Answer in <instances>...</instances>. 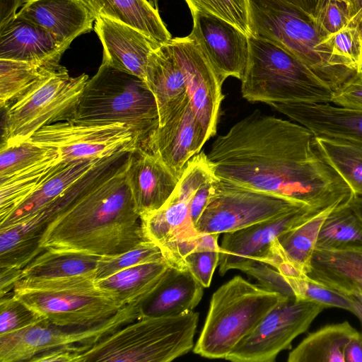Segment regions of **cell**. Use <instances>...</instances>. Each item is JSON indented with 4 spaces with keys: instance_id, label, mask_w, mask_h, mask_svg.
<instances>
[{
    "instance_id": "1",
    "label": "cell",
    "mask_w": 362,
    "mask_h": 362,
    "mask_svg": "<svg viewBox=\"0 0 362 362\" xmlns=\"http://www.w3.org/2000/svg\"><path fill=\"white\" fill-rule=\"evenodd\" d=\"M206 156L220 180L319 211L346 204L354 195L309 129L258 110L218 136Z\"/></svg>"
},
{
    "instance_id": "2",
    "label": "cell",
    "mask_w": 362,
    "mask_h": 362,
    "mask_svg": "<svg viewBox=\"0 0 362 362\" xmlns=\"http://www.w3.org/2000/svg\"><path fill=\"white\" fill-rule=\"evenodd\" d=\"M129 160L51 221L40 247L101 257L122 253L149 240L126 179Z\"/></svg>"
},
{
    "instance_id": "3",
    "label": "cell",
    "mask_w": 362,
    "mask_h": 362,
    "mask_svg": "<svg viewBox=\"0 0 362 362\" xmlns=\"http://www.w3.org/2000/svg\"><path fill=\"white\" fill-rule=\"evenodd\" d=\"M250 4L251 36L288 52L332 91L358 73L322 44L325 35L300 7L286 0H250Z\"/></svg>"
},
{
    "instance_id": "4",
    "label": "cell",
    "mask_w": 362,
    "mask_h": 362,
    "mask_svg": "<svg viewBox=\"0 0 362 362\" xmlns=\"http://www.w3.org/2000/svg\"><path fill=\"white\" fill-rule=\"evenodd\" d=\"M68 121L86 125L122 123L139 136L141 145L159 126V115L156 99L142 79L102 63L87 81Z\"/></svg>"
},
{
    "instance_id": "5",
    "label": "cell",
    "mask_w": 362,
    "mask_h": 362,
    "mask_svg": "<svg viewBox=\"0 0 362 362\" xmlns=\"http://www.w3.org/2000/svg\"><path fill=\"white\" fill-rule=\"evenodd\" d=\"M199 313L144 316L124 325L81 354V362H169L192 350Z\"/></svg>"
},
{
    "instance_id": "6",
    "label": "cell",
    "mask_w": 362,
    "mask_h": 362,
    "mask_svg": "<svg viewBox=\"0 0 362 362\" xmlns=\"http://www.w3.org/2000/svg\"><path fill=\"white\" fill-rule=\"evenodd\" d=\"M13 293L51 323L61 327H91L107 320L123 307L113 292L97 284L95 272L55 279H20Z\"/></svg>"
},
{
    "instance_id": "7",
    "label": "cell",
    "mask_w": 362,
    "mask_h": 362,
    "mask_svg": "<svg viewBox=\"0 0 362 362\" xmlns=\"http://www.w3.org/2000/svg\"><path fill=\"white\" fill-rule=\"evenodd\" d=\"M284 298L260 284L234 276L213 293L194 352L207 358L226 359Z\"/></svg>"
},
{
    "instance_id": "8",
    "label": "cell",
    "mask_w": 362,
    "mask_h": 362,
    "mask_svg": "<svg viewBox=\"0 0 362 362\" xmlns=\"http://www.w3.org/2000/svg\"><path fill=\"white\" fill-rule=\"evenodd\" d=\"M249 56L241 81L250 103H330L332 90L298 59L279 46L249 37Z\"/></svg>"
},
{
    "instance_id": "9",
    "label": "cell",
    "mask_w": 362,
    "mask_h": 362,
    "mask_svg": "<svg viewBox=\"0 0 362 362\" xmlns=\"http://www.w3.org/2000/svg\"><path fill=\"white\" fill-rule=\"evenodd\" d=\"M88 81L86 74L70 76L62 66L39 83L6 110L1 144L27 140L45 126L71 119Z\"/></svg>"
},
{
    "instance_id": "10",
    "label": "cell",
    "mask_w": 362,
    "mask_h": 362,
    "mask_svg": "<svg viewBox=\"0 0 362 362\" xmlns=\"http://www.w3.org/2000/svg\"><path fill=\"white\" fill-rule=\"evenodd\" d=\"M144 301L124 305L115 315L88 327H66L55 325L46 318L24 329L0 335V361H27L49 349L87 345L113 333L142 315Z\"/></svg>"
},
{
    "instance_id": "11",
    "label": "cell",
    "mask_w": 362,
    "mask_h": 362,
    "mask_svg": "<svg viewBox=\"0 0 362 362\" xmlns=\"http://www.w3.org/2000/svg\"><path fill=\"white\" fill-rule=\"evenodd\" d=\"M267 192L218 179L195 228L200 233H226L301 206Z\"/></svg>"
},
{
    "instance_id": "12",
    "label": "cell",
    "mask_w": 362,
    "mask_h": 362,
    "mask_svg": "<svg viewBox=\"0 0 362 362\" xmlns=\"http://www.w3.org/2000/svg\"><path fill=\"white\" fill-rule=\"evenodd\" d=\"M325 308L312 301L284 297L227 356L235 362H273L303 334Z\"/></svg>"
},
{
    "instance_id": "13",
    "label": "cell",
    "mask_w": 362,
    "mask_h": 362,
    "mask_svg": "<svg viewBox=\"0 0 362 362\" xmlns=\"http://www.w3.org/2000/svg\"><path fill=\"white\" fill-rule=\"evenodd\" d=\"M214 175L206 154L199 152L187 162L168 201L141 218L145 235L160 248L165 259L177 244L202 234L191 220L189 202L198 187Z\"/></svg>"
},
{
    "instance_id": "14",
    "label": "cell",
    "mask_w": 362,
    "mask_h": 362,
    "mask_svg": "<svg viewBox=\"0 0 362 362\" xmlns=\"http://www.w3.org/2000/svg\"><path fill=\"white\" fill-rule=\"evenodd\" d=\"M29 139L53 150L64 161L102 158L141 145L139 136L122 123L86 125L58 122L41 128Z\"/></svg>"
},
{
    "instance_id": "15",
    "label": "cell",
    "mask_w": 362,
    "mask_h": 362,
    "mask_svg": "<svg viewBox=\"0 0 362 362\" xmlns=\"http://www.w3.org/2000/svg\"><path fill=\"white\" fill-rule=\"evenodd\" d=\"M170 42L185 78L187 93L206 141L216 134L223 82L195 42L188 35Z\"/></svg>"
},
{
    "instance_id": "16",
    "label": "cell",
    "mask_w": 362,
    "mask_h": 362,
    "mask_svg": "<svg viewBox=\"0 0 362 362\" xmlns=\"http://www.w3.org/2000/svg\"><path fill=\"white\" fill-rule=\"evenodd\" d=\"M192 39L211 64L221 80H239L249 56V37L230 23L209 13L191 12Z\"/></svg>"
},
{
    "instance_id": "17",
    "label": "cell",
    "mask_w": 362,
    "mask_h": 362,
    "mask_svg": "<svg viewBox=\"0 0 362 362\" xmlns=\"http://www.w3.org/2000/svg\"><path fill=\"white\" fill-rule=\"evenodd\" d=\"M320 211L301 206L278 217L224 233L220 245V275L230 269H239L250 260H258L279 235Z\"/></svg>"
},
{
    "instance_id": "18",
    "label": "cell",
    "mask_w": 362,
    "mask_h": 362,
    "mask_svg": "<svg viewBox=\"0 0 362 362\" xmlns=\"http://www.w3.org/2000/svg\"><path fill=\"white\" fill-rule=\"evenodd\" d=\"M206 142L204 129L188 98L141 146L158 154L180 180L187 162Z\"/></svg>"
},
{
    "instance_id": "19",
    "label": "cell",
    "mask_w": 362,
    "mask_h": 362,
    "mask_svg": "<svg viewBox=\"0 0 362 362\" xmlns=\"http://www.w3.org/2000/svg\"><path fill=\"white\" fill-rule=\"evenodd\" d=\"M126 179L141 218L159 209L179 181L158 154L141 146L131 153Z\"/></svg>"
},
{
    "instance_id": "20",
    "label": "cell",
    "mask_w": 362,
    "mask_h": 362,
    "mask_svg": "<svg viewBox=\"0 0 362 362\" xmlns=\"http://www.w3.org/2000/svg\"><path fill=\"white\" fill-rule=\"evenodd\" d=\"M93 30L103 47L102 63L145 82L148 57L160 45L127 24L105 17L95 18Z\"/></svg>"
},
{
    "instance_id": "21",
    "label": "cell",
    "mask_w": 362,
    "mask_h": 362,
    "mask_svg": "<svg viewBox=\"0 0 362 362\" xmlns=\"http://www.w3.org/2000/svg\"><path fill=\"white\" fill-rule=\"evenodd\" d=\"M269 106L307 127L316 136L362 144V110L303 102L275 103Z\"/></svg>"
},
{
    "instance_id": "22",
    "label": "cell",
    "mask_w": 362,
    "mask_h": 362,
    "mask_svg": "<svg viewBox=\"0 0 362 362\" xmlns=\"http://www.w3.org/2000/svg\"><path fill=\"white\" fill-rule=\"evenodd\" d=\"M16 17L42 27L69 47L76 37L92 30L95 21L83 0H26Z\"/></svg>"
},
{
    "instance_id": "23",
    "label": "cell",
    "mask_w": 362,
    "mask_h": 362,
    "mask_svg": "<svg viewBox=\"0 0 362 362\" xmlns=\"http://www.w3.org/2000/svg\"><path fill=\"white\" fill-rule=\"evenodd\" d=\"M145 83L157 103L159 126L163 125L188 98L185 76L170 40L151 53Z\"/></svg>"
},
{
    "instance_id": "24",
    "label": "cell",
    "mask_w": 362,
    "mask_h": 362,
    "mask_svg": "<svg viewBox=\"0 0 362 362\" xmlns=\"http://www.w3.org/2000/svg\"><path fill=\"white\" fill-rule=\"evenodd\" d=\"M68 47L42 27L17 17L0 30V59L40 62L62 57Z\"/></svg>"
},
{
    "instance_id": "25",
    "label": "cell",
    "mask_w": 362,
    "mask_h": 362,
    "mask_svg": "<svg viewBox=\"0 0 362 362\" xmlns=\"http://www.w3.org/2000/svg\"><path fill=\"white\" fill-rule=\"evenodd\" d=\"M204 287L187 269L170 266L158 288L143 302L144 316L177 315L192 311Z\"/></svg>"
},
{
    "instance_id": "26",
    "label": "cell",
    "mask_w": 362,
    "mask_h": 362,
    "mask_svg": "<svg viewBox=\"0 0 362 362\" xmlns=\"http://www.w3.org/2000/svg\"><path fill=\"white\" fill-rule=\"evenodd\" d=\"M308 276L342 293L362 294V247L315 249Z\"/></svg>"
},
{
    "instance_id": "27",
    "label": "cell",
    "mask_w": 362,
    "mask_h": 362,
    "mask_svg": "<svg viewBox=\"0 0 362 362\" xmlns=\"http://www.w3.org/2000/svg\"><path fill=\"white\" fill-rule=\"evenodd\" d=\"M103 158L64 161L19 206L0 221V228L18 224L45 208Z\"/></svg>"
},
{
    "instance_id": "28",
    "label": "cell",
    "mask_w": 362,
    "mask_h": 362,
    "mask_svg": "<svg viewBox=\"0 0 362 362\" xmlns=\"http://www.w3.org/2000/svg\"><path fill=\"white\" fill-rule=\"evenodd\" d=\"M83 1L95 18L105 17L127 24L160 45L172 39L158 8L147 0Z\"/></svg>"
},
{
    "instance_id": "29",
    "label": "cell",
    "mask_w": 362,
    "mask_h": 362,
    "mask_svg": "<svg viewBox=\"0 0 362 362\" xmlns=\"http://www.w3.org/2000/svg\"><path fill=\"white\" fill-rule=\"evenodd\" d=\"M170 267L165 259L139 264L96 282L100 288L113 292L124 306L144 301L158 288Z\"/></svg>"
},
{
    "instance_id": "30",
    "label": "cell",
    "mask_w": 362,
    "mask_h": 362,
    "mask_svg": "<svg viewBox=\"0 0 362 362\" xmlns=\"http://www.w3.org/2000/svg\"><path fill=\"white\" fill-rule=\"evenodd\" d=\"M336 207L327 208L279 235L258 260L268 256L277 257L288 260L308 274L320 228L328 214Z\"/></svg>"
},
{
    "instance_id": "31",
    "label": "cell",
    "mask_w": 362,
    "mask_h": 362,
    "mask_svg": "<svg viewBox=\"0 0 362 362\" xmlns=\"http://www.w3.org/2000/svg\"><path fill=\"white\" fill-rule=\"evenodd\" d=\"M358 333L347 321L309 334L288 354V362H345V349Z\"/></svg>"
},
{
    "instance_id": "32",
    "label": "cell",
    "mask_w": 362,
    "mask_h": 362,
    "mask_svg": "<svg viewBox=\"0 0 362 362\" xmlns=\"http://www.w3.org/2000/svg\"><path fill=\"white\" fill-rule=\"evenodd\" d=\"M62 57L40 62L0 59V106L6 110L62 66Z\"/></svg>"
},
{
    "instance_id": "33",
    "label": "cell",
    "mask_w": 362,
    "mask_h": 362,
    "mask_svg": "<svg viewBox=\"0 0 362 362\" xmlns=\"http://www.w3.org/2000/svg\"><path fill=\"white\" fill-rule=\"evenodd\" d=\"M64 162L54 151L44 160L0 180V221L19 206Z\"/></svg>"
},
{
    "instance_id": "34",
    "label": "cell",
    "mask_w": 362,
    "mask_h": 362,
    "mask_svg": "<svg viewBox=\"0 0 362 362\" xmlns=\"http://www.w3.org/2000/svg\"><path fill=\"white\" fill-rule=\"evenodd\" d=\"M100 257L45 249L21 272L20 279H55L95 272Z\"/></svg>"
},
{
    "instance_id": "35",
    "label": "cell",
    "mask_w": 362,
    "mask_h": 362,
    "mask_svg": "<svg viewBox=\"0 0 362 362\" xmlns=\"http://www.w3.org/2000/svg\"><path fill=\"white\" fill-rule=\"evenodd\" d=\"M315 139L324 158L354 194L362 196V144L316 136Z\"/></svg>"
},
{
    "instance_id": "36",
    "label": "cell",
    "mask_w": 362,
    "mask_h": 362,
    "mask_svg": "<svg viewBox=\"0 0 362 362\" xmlns=\"http://www.w3.org/2000/svg\"><path fill=\"white\" fill-rule=\"evenodd\" d=\"M362 247V223L346 204L334 208L320 228L315 249L339 250Z\"/></svg>"
},
{
    "instance_id": "37",
    "label": "cell",
    "mask_w": 362,
    "mask_h": 362,
    "mask_svg": "<svg viewBox=\"0 0 362 362\" xmlns=\"http://www.w3.org/2000/svg\"><path fill=\"white\" fill-rule=\"evenodd\" d=\"M44 250L16 226L0 228V267L22 269Z\"/></svg>"
},
{
    "instance_id": "38",
    "label": "cell",
    "mask_w": 362,
    "mask_h": 362,
    "mask_svg": "<svg viewBox=\"0 0 362 362\" xmlns=\"http://www.w3.org/2000/svg\"><path fill=\"white\" fill-rule=\"evenodd\" d=\"M53 152L29 139L15 144H1L0 180L44 160Z\"/></svg>"
},
{
    "instance_id": "39",
    "label": "cell",
    "mask_w": 362,
    "mask_h": 362,
    "mask_svg": "<svg viewBox=\"0 0 362 362\" xmlns=\"http://www.w3.org/2000/svg\"><path fill=\"white\" fill-rule=\"evenodd\" d=\"M163 259H165L160 248L152 241L147 240L122 253L100 257L95 269V279L106 278L139 264Z\"/></svg>"
},
{
    "instance_id": "40",
    "label": "cell",
    "mask_w": 362,
    "mask_h": 362,
    "mask_svg": "<svg viewBox=\"0 0 362 362\" xmlns=\"http://www.w3.org/2000/svg\"><path fill=\"white\" fill-rule=\"evenodd\" d=\"M190 12L209 13L252 35L250 0H184Z\"/></svg>"
},
{
    "instance_id": "41",
    "label": "cell",
    "mask_w": 362,
    "mask_h": 362,
    "mask_svg": "<svg viewBox=\"0 0 362 362\" xmlns=\"http://www.w3.org/2000/svg\"><path fill=\"white\" fill-rule=\"evenodd\" d=\"M285 279L298 300L319 303L325 308H338L352 313V302L347 294L322 284L310 279L308 275Z\"/></svg>"
},
{
    "instance_id": "42",
    "label": "cell",
    "mask_w": 362,
    "mask_h": 362,
    "mask_svg": "<svg viewBox=\"0 0 362 362\" xmlns=\"http://www.w3.org/2000/svg\"><path fill=\"white\" fill-rule=\"evenodd\" d=\"M322 44L330 52L348 62L356 71H362V35L354 26L347 25L325 37Z\"/></svg>"
},
{
    "instance_id": "43",
    "label": "cell",
    "mask_w": 362,
    "mask_h": 362,
    "mask_svg": "<svg viewBox=\"0 0 362 362\" xmlns=\"http://www.w3.org/2000/svg\"><path fill=\"white\" fill-rule=\"evenodd\" d=\"M43 319L13 292L0 296V335L24 329Z\"/></svg>"
},
{
    "instance_id": "44",
    "label": "cell",
    "mask_w": 362,
    "mask_h": 362,
    "mask_svg": "<svg viewBox=\"0 0 362 362\" xmlns=\"http://www.w3.org/2000/svg\"><path fill=\"white\" fill-rule=\"evenodd\" d=\"M239 270L252 276L264 288L284 297H295L293 291L284 276L274 267L259 260H250Z\"/></svg>"
},
{
    "instance_id": "45",
    "label": "cell",
    "mask_w": 362,
    "mask_h": 362,
    "mask_svg": "<svg viewBox=\"0 0 362 362\" xmlns=\"http://www.w3.org/2000/svg\"><path fill=\"white\" fill-rule=\"evenodd\" d=\"M315 21L325 37L342 30L350 21L345 3L338 0H325Z\"/></svg>"
},
{
    "instance_id": "46",
    "label": "cell",
    "mask_w": 362,
    "mask_h": 362,
    "mask_svg": "<svg viewBox=\"0 0 362 362\" xmlns=\"http://www.w3.org/2000/svg\"><path fill=\"white\" fill-rule=\"evenodd\" d=\"M220 252L196 251L187 255L183 264L204 288L210 286L214 271L219 263Z\"/></svg>"
},
{
    "instance_id": "47",
    "label": "cell",
    "mask_w": 362,
    "mask_h": 362,
    "mask_svg": "<svg viewBox=\"0 0 362 362\" xmlns=\"http://www.w3.org/2000/svg\"><path fill=\"white\" fill-rule=\"evenodd\" d=\"M331 103L335 105L362 110V71L332 92Z\"/></svg>"
},
{
    "instance_id": "48",
    "label": "cell",
    "mask_w": 362,
    "mask_h": 362,
    "mask_svg": "<svg viewBox=\"0 0 362 362\" xmlns=\"http://www.w3.org/2000/svg\"><path fill=\"white\" fill-rule=\"evenodd\" d=\"M87 345L60 346L43 351L33 357L29 362H81V354Z\"/></svg>"
},
{
    "instance_id": "49",
    "label": "cell",
    "mask_w": 362,
    "mask_h": 362,
    "mask_svg": "<svg viewBox=\"0 0 362 362\" xmlns=\"http://www.w3.org/2000/svg\"><path fill=\"white\" fill-rule=\"evenodd\" d=\"M218 179L214 175L206 180L198 187L190 200L189 215L194 226L209 201L214 184Z\"/></svg>"
},
{
    "instance_id": "50",
    "label": "cell",
    "mask_w": 362,
    "mask_h": 362,
    "mask_svg": "<svg viewBox=\"0 0 362 362\" xmlns=\"http://www.w3.org/2000/svg\"><path fill=\"white\" fill-rule=\"evenodd\" d=\"M21 269L0 267V296L13 292L14 286L20 280Z\"/></svg>"
},
{
    "instance_id": "51",
    "label": "cell",
    "mask_w": 362,
    "mask_h": 362,
    "mask_svg": "<svg viewBox=\"0 0 362 362\" xmlns=\"http://www.w3.org/2000/svg\"><path fill=\"white\" fill-rule=\"evenodd\" d=\"M26 0H0V30L13 21Z\"/></svg>"
},
{
    "instance_id": "52",
    "label": "cell",
    "mask_w": 362,
    "mask_h": 362,
    "mask_svg": "<svg viewBox=\"0 0 362 362\" xmlns=\"http://www.w3.org/2000/svg\"><path fill=\"white\" fill-rule=\"evenodd\" d=\"M344 359L345 362H362V332H358L348 343Z\"/></svg>"
},
{
    "instance_id": "53",
    "label": "cell",
    "mask_w": 362,
    "mask_h": 362,
    "mask_svg": "<svg viewBox=\"0 0 362 362\" xmlns=\"http://www.w3.org/2000/svg\"><path fill=\"white\" fill-rule=\"evenodd\" d=\"M310 13L314 18L325 0H286Z\"/></svg>"
},
{
    "instance_id": "54",
    "label": "cell",
    "mask_w": 362,
    "mask_h": 362,
    "mask_svg": "<svg viewBox=\"0 0 362 362\" xmlns=\"http://www.w3.org/2000/svg\"><path fill=\"white\" fill-rule=\"evenodd\" d=\"M347 205L355 213L362 223V196L354 194L349 201Z\"/></svg>"
},
{
    "instance_id": "55",
    "label": "cell",
    "mask_w": 362,
    "mask_h": 362,
    "mask_svg": "<svg viewBox=\"0 0 362 362\" xmlns=\"http://www.w3.org/2000/svg\"><path fill=\"white\" fill-rule=\"evenodd\" d=\"M345 3L350 20L362 8V0H343Z\"/></svg>"
},
{
    "instance_id": "56",
    "label": "cell",
    "mask_w": 362,
    "mask_h": 362,
    "mask_svg": "<svg viewBox=\"0 0 362 362\" xmlns=\"http://www.w3.org/2000/svg\"><path fill=\"white\" fill-rule=\"evenodd\" d=\"M347 295L350 297L352 302V313H354L362 323V305L356 299L349 294Z\"/></svg>"
},
{
    "instance_id": "57",
    "label": "cell",
    "mask_w": 362,
    "mask_h": 362,
    "mask_svg": "<svg viewBox=\"0 0 362 362\" xmlns=\"http://www.w3.org/2000/svg\"><path fill=\"white\" fill-rule=\"evenodd\" d=\"M348 25L356 27L362 35V8L352 19L350 20Z\"/></svg>"
},
{
    "instance_id": "58",
    "label": "cell",
    "mask_w": 362,
    "mask_h": 362,
    "mask_svg": "<svg viewBox=\"0 0 362 362\" xmlns=\"http://www.w3.org/2000/svg\"><path fill=\"white\" fill-rule=\"evenodd\" d=\"M349 295L356 299L362 305V294L351 293Z\"/></svg>"
},
{
    "instance_id": "59",
    "label": "cell",
    "mask_w": 362,
    "mask_h": 362,
    "mask_svg": "<svg viewBox=\"0 0 362 362\" xmlns=\"http://www.w3.org/2000/svg\"><path fill=\"white\" fill-rule=\"evenodd\" d=\"M159 0H151L152 4L156 7L158 8V2Z\"/></svg>"
},
{
    "instance_id": "60",
    "label": "cell",
    "mask_w": 362,
    "mask_h": 362,
    "mask_svg": "<svg viewBox=\"0 0 362 362\" xmlns=\"http://www.w3.org/2000/svg\"><path fill=\"white\" fill-rule=\"evenodd\" d=\"M338 1H343V0H338Z\"/></svg>"
}]
</instances>
